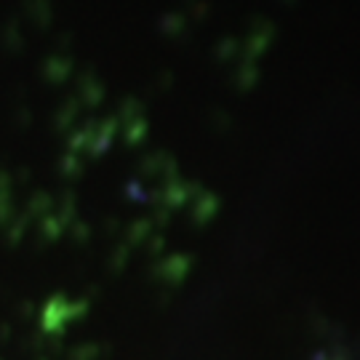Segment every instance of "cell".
Here are the masks:
<instances>
[{
	"label": "cell",
	"instance_id": "cell-1",
	"mask_svg": "<svg viewBox=\"0 0 360 360\" xmlns=\"http://www.w3.org/2000/svg\"><path fill=\"white\" fill-rule=\"evenodd\" d=\"M275 35H278V30H275V25H272L270 19L254 16V19L248 22L245 43L240 46V59L248 62V65H257V59H262V56L267 53V49L275 43Z\"/></svg>",
	"mask_w": 360,
	"mask_h": 360
},
{
	"label": "cell",
	"instance_id": "cell-2",
	"mask_svg": "<svg viewBox=\"0 0 360 360\" xmlns=\"http://www.w3.org/2000/svg\"><path fill=\"white\" fill-rule=\"evenodd\" d=\"M72 72V56L70 53H51L43 62V75L49 83H65Z\"/></svg>",
	"mask_w": 360,
	"mask_h": 360
},
{
	"label": "cell",
	"instance_id": "cell-3",
	"mask_svg": "<svg viewBox=\"0 0 360 360\" xmlns=\"http://www.w3.org/2000/svg\"><path fill=\"white\" fill-rule=\"evenodd\" d=\"M160 32L166 38H174V40H190V19H187V13H179V11L163 13Z\"/></svg>",
	"mask_w": 360,
	"mask_h": 360
},
{
	"label": "cell",
	"instance_id": "cell-4",
	"mask_svg": "<svg viewBox=\"0 0 360 360\" xmlns=\"http://www.w3.org/2000/svg\"><path fill=\"white\" fill-rule=\"evenodd\" d=\"M25 13L38 30H49L51 27V0H25Z\"/></svg>",
	"mask_w": 360,
	"mask_h": 360
},
{
	"label": "cell",
	"instance_id": "cell-5",
	"mask_svg": "<svg viewBox=\"0 0 360 360\" xmlns=\"http://www.w3.org/2000/svg\"><path fill=\"white\" fill-rule=\"evenodd\" d=\"M259 80V70L257 65H248V62H240V65L232 70V86L238 91H251Z\"/></svg>",
	"mask_w": 360,
	"mask_h": 360
},
{
	"label": "cell",
	"instance_id": "cell-6",
	"mask_svg": "<svg viewBox=\"0 0 360 360\" xmlns=\"http://www.w3.org/2000/svg\"><path fill=\"white\" fill-rule=\"evenodd\" d=\"M3 46L8 53H22L25 51V35L19 30V22L16 19H8L6 27H3Z\"/></svg>",
	"mask_w": 360,
	"mask_h": 360
},
{
	"label": "cell",
	"instance_id": "cell-7",
	"mask_svg": "<svg viewBox=\"0 0 360 360\" xmlns=\"http://www.w3.org/2000/svg\"><path fill=\"white\" fill-rule=\"evenodd\" d=\"M80 91H83V96H86V102H89V104H99V102H102V96H104L102 83L94 77V72H91V70L80 72Z\"/></svg>",
	"mask_w": 360,
	"mask_h": 360
},
{
	"label": "cell",
	"instance_id": "cell-8",
	"mask_svg": "<svg viewBox=\"0 0 360 360\" xmlns=\"http://www.w3.org/2000/svg\"><path fill=\"white\" fill-rule=\"evenodd\" d=\"M214 56H217V62H232V59L240 56V43L232 38V35H224V38L217 40Z\"/></svg>",
	"mask_w": 360,
	"mask_h": 360
},
{
	"label": "cell",
	"instance_id": "cell-9",
	"mask_svg": "<svg viewBox=\"0 0 360 360\" xmlns=\"http://www.w3.org/2000/svg\"><path fill=\"white\" fill-rule=\"evenodd\" d=\"M187 3V11L193 13L195 22H206L208 13H211V3L208 0H184Z\"/></svg>",
	"mask_w": 360,
	"mask_h": 360
},
{
	"label": "cell",
	"instance_id": "cell-10",
	"mask_svg": "<svg viewBox=\"0 0 360 360\" xmlns=\"http://www.w3.org/2000/svg\"><path fill=\"white\" fill-rule=\"evenodd\" d=\"M70 43H72V35H70V32L59 35V49H70Z\"/></svg>",
	"mask_w": 360,
	"mask_h": 360
}]
</instances>
